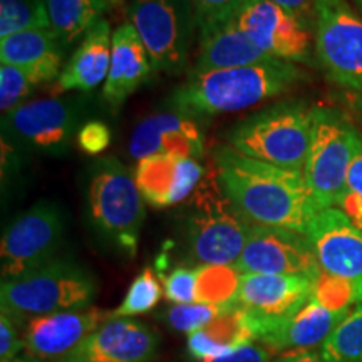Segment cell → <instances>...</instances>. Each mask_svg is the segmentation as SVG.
I'll list each match as a JSON object with an SVG mask.
<instances>
[{
    "label": "cell",
    "instance_id": "6da1fadb",
    "mask_svg": "<svg viewBox=\"0 0 362 362\" xmlns=\"http://www.w3.org/2000/svg\"><path fill=\"white\" fill-rule=\"evenodd\" d=\"M214 160L221 188L248 223L307 233L319 210L302 171L252 160L228 144L215 149Z\"/></svg>",
    "mask_w": 362,
    "mask_h": 362
},
{
    "label": "cell",
    "instance_id": "7a4b0ae2",
    "mask_svg": "<svg viewBox=\"0 0 362 362\" xmlns=\"http://www.w3.org/2000/svg\"><path fill=\"white\" fill-rule=\"evenodd\" d=\"M304 79L293 62L269 59L257 64L188 74L168 99L171 111L192 119L238 112L287 93Z\"/></svg>",
    "mask_w": 362,
    "mask_h": 362
},
{
    "label": "cell",
    "instance_id": "3957f363",
    "mask_svg": "<svg viewBox=\"0 0 362 362\" xmlns=\"http://www.w3.org/2000/svg\"><path fill=\"white\" fill-rule=\"evenodd\" d=\"M183 226L189 259L202 267L237 264L252 225L228 200L214 166L188 198Z\"/></svg>",
    "mask_w": 362,
    "mask_h": 362
},
{
    "label": "cell",
    "instance_id": "277c9868",
    "mask_svg": "<svg viewBox=\"0 0 362 362\" xmlns=\"http://www.w3.org/2000/svg\"><path fill=\"white\" fill-rule=\"evenodd\" d=\"M314 110L302 101L272 104L235 124L226 141L252 160L304 173Z\"/></svg>",
    "mask_w": 362,
    "mask_h": 362
},
{
    "label": "cell",
    "instance_id": "5b68a950",
    "mask_svg": "<svg viewBox=\"0 0 362 362\" xmlns=\"http://www.w3.org/2000/svg\"><path fill=\"white\" fill-rule=\"evenodd\" d=\"M98 292L94 275L83 265L66 259L30 272L24 277L4 280L0 285V304L19 324L37 315L88 309Z\"/></svg>",
    "mask_w": 362,
    "mask_h": 362
},
{
    "label": "cell",
    "instance_id": "8992f818",
    "mask_svg": "<svg viewBox=\"0 0 362 362\" xmlns=\"http://www.w3.org/2000/svg\"><path fill=\"white\" fill-rule=\"evenodd\" d=\"M88 210L103 238L126 255H136L146 210L134 171L112 156L94 161L89 168Z\"/></svg>",
    "mask_w": 362,
    "mask_h": 362
},
{
    "label": "cell",
    "instance_id": "52a82bcc",
    "mask_svg": "<svg viewBox=\"0 0 362 362\" xmlns=\"http://www.w3.org/2000/svg\"><path fill=\"white\" fill-rule=\"evenodd\" d=\"M362 134L332 107H315L304 176L317 210L337 208Z\"/></svg>",
    "mask_w": 362,
    "mask_h": 362
},
{
    "label": "cell",
    "instance_id": "ba28073f",
    "mask_svg": "<svg viewBox=\"0 0 362 362\" xmlns=\"http://www.w3.org/2000/svg\"><path fill=\"white\" fill-rule=\"evenodd\" d=\"M88 106L83 96L27 101L2 115V143L19 153L66 155L84 124Z\"/></svg>",
    "mask_w": 362,
    "mask_h": 362
},
{
    "label": "cell",
    "instance_id": "9c48e42d",
    "mask_svg": "<svg viewBox=\"0 0 362 362\" xmlns=\"http://www.w3.org/2000/svg\"><path fill=\"white\" fill-rule=\"evenodd\" d=\"M129 22L141 37L155 72L181 74L198 33L192 0H129Z\"/></svg>",
    "mask_w": 362,
    "mask_h": 362
},
{
    "label": "cell",
    "instance_id": "30bf717a",
    "mask_svg": "<svg viewBox=\"0 0 362 362\" xmlns=\"http://www.w3.org/2000/svg\"><path fill=\"white\" fill-rule=\"evenodd\" d=\"M64 232V216L52 202L35 203L12 220L0 245L2 282L24 277L59 259Z\"/></svg>",
    "mask_w": 362,
    "mask_h": 362
},
{
    "label": "cell",
    "instance_id": "8fae6325",
    "mask_svg": "<svg viewBox=\"0 0 362 362\" xmlns=\"http://www.w3.org/2000/svg\"><path fill=\"white\" fill-rule=\"evenodd\" d=\"M315 54L330 81L362 90V19L347 0H315Z\"/></svg>",
    "mask_w": 362,
    "mask_h": 362
},
{
    "label": "cell",
    "instance_id": "7c38bea8",
    "mask_svg": "<svg viewBox=\"0 0 362 362\" xmlns=\"http://www.w3.org/2000/svg\"><path fill=\"white\" fill-rule=\"evenodd\" d=\"M312 288L314 279L304 275L242 274L233 305L245 314L253 339L260 341L307 304Z\"/></svg>",
    "mask_w": 362,
    "mask_h": 362
},
{
    "label": "cell",
    "instance_id": "4fadbf2b",
    "mask_svg": "<svg viewBox=\"0 0 362 362\" xmlns=\"http://www.w3.org/2000/svg\"><path fill=\"white\" fill-rule=\"evenodd\" d=\"M233 22L269 57L287 62L310 61L315 45L310 22L277 4L270 0H247Z\"/></svg>",
    "mask_w": 362,
    "mask_h": 362
},
{
    "label": "cell",
    "instance_id": "5bb4252c",
    "mask_svg": "<svg viewBox=\"0 0 362 362\" xmlns=\"http://www.w3.org/2000/svg\"><path fill=\"white\" fill-rule=\"evenodd\" d=\"M240 274L319 275V264L305 235L274 226L252 225L237 264Z\"/></svg>",
    "mask_w": 362,
    "mask_h": 362
},
{
    "label": "cell",
    "instance_id": "9a60e30c",
    "mask_svg": "<svg viewBox=\"0 0 362 362\" xmlns=\"http://www.w3.org/2000/svg\"><path fill=\"white\" fill-rule=\"evenodd\" d=\"M320 272L362 291V232L339 208L320 210L305 233Z\"/></svg>",
    "mask_w": 362,
    "mask_h": 362
},
{
    "label": "cell",
    "instance_id": "2e32d148",
    "mask_svg": "<svg viewBox=\"0 0 362 362\" xmlns=\"http://www.w3.org/2000/svg\"><path fill=\"white\" fill-rule=\"evenodd\" d=\"M106 320L110 312L96 307L33 317L27 320L22 337L24 349L34 361H62Z\"/></svg>",
    "mask_w": 362,
    "mask_h": 362
},
{
    "label": "cell",
    "instance_id": "e0dca14e",
    "mask_svg": "<svg viewBox=\"0 0 362 362\" xmlns=\"http://www.w3.org/2000/svg\"><path fill=\"white\" fill-rule=\"evenodd\" d=\"M160 337L146 324L110 319L67 354L66 362H149L156 356Z\"/></svg>",
    "mask_w": 362,
    "mask_h": 362
},
{
    "label": "cell",
    "instance_id": "ac0fdd59",
    "mask_svg": "<svg viewBox=\"0 0 362 362\" xmlns=\"http://www.w3.org/2000/svg\"><path fill=\"white\" fill-rule=\"evenodd\" d=\"M205 173L194 158L155 155L138 161L134 180L144 202L155 208H170L188 200Z\"/></svg>",
    "mask_w": 362,
    "mask_h": 362
},
{
    "label": "cell",
    "instance_id": "d6986e66",
    "mask_svg": "<svg viewBox=\"0 0 362 362\" xmlns=\"http://www.w3.org/2000/svg\"><path fill=\"white\" fill-rule=\"evenodd\" d=\"M134 160L155 155H176L200 160L205 155V138L198 123L178 112H161L143 119L129 139Z\"/></svg>",
    "mask_w": 362,
    "mask_h": 362
},
{
    "label": "cell",
    "instance_id": "ffe728a7",
    "mask_svg": "<svg viewBox=\"0 0 362 362\" xmlns=\"http://www.w3.org/2000/svg\"><path fill=\"white\" fill-rule=\"evenodd\" d=\"M153 72L151 59L133 24L128 21L112 30L110 74L103 86L104 103L111 110H119Z\"/></svg>",
    "mask_w": 362,
    "mask_h": 362
},
{
    "label": "cell",
    "instance_id": "44dd1931",
    "mask_svg": "<svg viewBox=\"0 0 362 362\" xmlns=\"http://www.w3.org/2000/svg\"><path fill=\"white\" fill-rule=\"evenodd\" d=\"M112 30L106 19L99 21L76 47L56 81L61 93H93L104 86L111 66Z\"/></svg>",
    "mask_w": 362,
    "mask_h": 362
},
{
    "label": "cell",
    "instance_id": "7402d4cb",
    "mask_svg": "<svg viewBox=\"0 0 362 362\" xmlns=\"http://www.w3.org/2000/svg\"><path fill=\"white\" fill-rule=\"evenodd\" d=\"M64 45L51 29H30L0 39V61L29 72L39 84L57 81Z\"/></svg>",
    "mask_w": 362,
    "mask_h": 362
},
{
    "label": "cell",
    "instance_id": "603a6c76",
    "mask_svg": "<svg viewBox=\"0 0 362 362\" xmlns=\"http://www.w3.org/2000/svg\"><path fill=\"white\" fill-rule=\"evenodd\" d=\"M269 59L232 21L198 34V54L189 74L250 66Z\"/></svg>",
    "mask_w": 362,
    "mask_h": 362
},
{
    "label": "cell",
    "instance_id": "cb8c5ba5",
    "mask_svg": "<svg viewBox=\"0 0 362 362\" xmlns=\"http://www.w3.org/2000/svg\"><path fill=\"white\" fill-rule=\"evenodd\" d=\"M349 312L351 310H330L310 297L297 314L267 332L260 341L279 351H304L324 346L330 334L346 319Z\"/></svg>",
    "mask_w": 362,
    "mask_h": 362
},
{
    "label": "cell",
    "instance_id": "d4e9b609",
    "mask_svg": "<svg viewBox=\"0 0 362 362\" xmlns=\"http://www.w3.org/2000/svg\"><path fill=\"white\" fill-rule=\"evenodd\" d=\"M253 341L245 314L238 307H225L206 327L188 336V351L194 361H210Z\"/></svg>",
    "mask_w": 362,
    "mask_h": 362
},
{
    "label": "cell",
    "instance_id": "484cf974",
    "mask_svg": "<svg viewBox=\"0 0 362 362\" xmlns=\"http://www.w3.org/2000/svg\"><path fill=\"white\" fill-rule=\"evenodd\" d=\"M112 0H45L49 24L62 45H69L104 19Z\"/></svg>",
    "mask_w": 362,
    "mask_h": 362
},
{
    "label": "cell",
    "instance_id": "4316f807",
    "mask_svg": "<svg viewBox=\"0 0 362 362\" xmlns=\"http://www.w3.org/2000/svg\"><path fill=\"white\" fill-rule=\"evenodd\" d=\"M197 302L230 307L237 298L242 274L235 265H202L197 269Z\"/></svg>",
    "mask_w": 362,
    "mask_h": 362
},
{
    "label": "cell",
    "instance_id": "83f0119b",
    "mask_svg": "<svg viewBox=\"0 0 362 362\" xmlns=\"http://www.w3.org/2000/svg\"><path fill=\"white\" fill-rule=\"evenodd\" d=\"M30 29H51L45 0H0V39Z\"/></svg>",
    "mask_w": 362,
    "mask_h": 362
},
{
    "label": "cell",
    "instance_id": "f1b7e54d",
    "mask_svg": "<svg viewBox=\"0 0 362 362\" xmlns=\"http://www.w3.org/2000/svg\"><path fill=\"white\" fill-rule=\"evenodd\" d=\"M322 354L336 362H362V304L351 309L330 334L322 346Z\"/></svg>",
    "mask_w": 362,
    "mask_h": 362
},
{
    "label": "cell",
    "instance_id": "f546056e",
    "mask_svg": "<svg viewBox=\"0 0 362 362\" xmlns=\"http://www.w3.org/2000/svg\"><path fill=\"white\" fill-rule=\"evenodd\" d=\"M163 288L153 269H144L131 282L128 292L116 310L110 312V319H129L155 309L163 296Z\"/></svg>",
    "mask_w": 362,
    "mask_h": 362
},
{
    "label": "cell",
    "instance_id": "4dcf8cb0",
    "mask_svg": "<svg viewBox=\"0 0 362 362\" xmlns=\"http://www.w3.org/2000/svg\"><path fill=\"white\" fill-rule=\"evenodd\" d=\"M310 297L330 310H351L352 305L362 304V291L356 284L324 272L315 277Z\"/></svg>",
    "mask_w": 362,
    "mask_h": 362
},
{
    "label": "cell",
    "instance_id": "1f68e13d",
    "mask_svg": "<svg viewBox=\"0 0 362 362\" xmlns=\"http://www.w3.org/2000/svg\"><path fill=\"white\" fill-rule=\"evenodd\" d=\"M37 86V81L21 67L0 64V110H2V115H7L19 107L21 104L27 103L25 98H29Z\"/></svg>",
    "mask_w": 362,
    "mask_h": 362
},
{
    "label": "cell",
    "instance_id": "d6a6232c",
    "mask_svg": "<svg viewBox=\"0 0 362 362\" xmlns=\"http://www.w3.org/2000/svg\"><path fill=\"white\" fill-rule=\"evenodd\" d=\"M225 307L200 304V302H193V304H175L165 312L166 322L178 332L193 334L197 330L206 327L215 317H218L223 312Z\"/></svg>",
    "mask_w": 362,
    "mask_h": 362
},
{
    "label": "cell",
    "instance_id": "836d02e7",
    "mask_svg": "<svg viewBox=\"0 0 362 362\" xmlns=\"http://www.w3.org/2000/svg\"><path fill=\"white\" fill-rule=\"evenodd\" d=\"M337 208L342 210L347 218L362 232V139L356 149L354 158H352L346 189H344Z\"/></svg>",
    "mask_w": 362,
    "mask_h": 362
},
{
    "label": "cell",
    "instance_id": "e575fe53",
    "mask_svg": "<svg viewBox=\"0 0 362 362\" xmlns=\"http://www.w3.org/2000/svg\"><path fill=\"white\" fill-rule=\"evenodd\" d=\"M197 13L198 34L232 22L247 0H192Z\"/></svg>",
    "mask_w": 362,
    "mask_h": 362
},
{
    "label": "cell",
    "instance_id": "d590c367",
    "mask_svg": "<svg viewBox=\"0 0 362 362\" xmlns=\"http://www.w3.org/2000/svg\"><path fill=\"white\" fill-rule=\"evenodd\" d=\"M197 269L178 267L163 277V292L166 300L173 304H193L197 302Z\"/></svg>",
    "mask_w": 362,
    "mask_h": 362
},
{
    "label": "cell",
    "instance_id": "8d00e7d4",
    "mask_svg": "<svg viewBox=\"0 0 362 362\" xmlns=\"http://www.w3.org/2000/svg\"><path fill=\"white\" fill-rule=\"evenodd\" d=\"M76 143L88 155L98 156L110 146L111 143V129L107 124L101 123V121H88L81 126Z\"/></svg>",
    "mask_w": 362,
    "mask_h": 362
},
{
    "label": "cell",
    "instance_id": "74e56055",
    "mask_svg": "<svg viewBox=\"0 0 362 362\" xmlns=\"http://www.w3.org/2000/svg\"><path fill=\"white\" fill-rule=\"evenodd\" d=\"M19 324L11 315H0V362H13L24 349V341L19 339Z\"/></svg>",
    "mask_w": 362,
    "mask_h": 362
},
{
    "label": "cell",
    "instance_id": "f35d334b",
    "mask_svg": "<svg viewBox=\"0 0 362 362\" xmlns=\"http://www.w3.org/2000/svg\"><path fill=\"white\" fill-rule=\"evenodd\" d=\"M270 356L269 351L264 347L255 346V344L248 342L243 346H238L226 354L215 357V359L205 361V362H269Z\"/></svg>",
    "mask_w": 362,
    "mask_h": 362
},
{
    "label": "cell",
    "instance_id": "ab89813d",
    "mask_svg": "<svg viewBox=\"0 0 362 362\" xmlns=\"http://www.w3.org/2000/svg\"><path fill=\"white\" fill-rule=\"evenodd\" d=\"M270 2L277 4L285 11L296 13L302 19L309 21L310 24L315 19V0H270Z\"/></svg>",
    "mask_w": 362,
    "mask_h": 362
},
{
    "label": "cell",
    "instance_id": "60d3db41",
    "mask_svg": "<svg viewBox=\"0 0 362 362\" xmlns=\"http://www.w3.org/2000/svg\"><path fill=\"white\" fill-rule=\"evenodd\" d=\"M275 362H336V361L329 359L327 356H324L322 351L320 352L297 351V352H292V354L280 357V359Z\"/></svg>",
    "mask_w": 362,
    "mask_h": 362
},
{
    "label": "cell",
    "instance_id": "b9f144b4",
    "mask_svg": "<svg viewBox=\"0 0 362 362\" xmlns=\"http://www.w3.org/2000/svg\"><path fill=\"white\" fill-rule=\"evenodd\" d=\"M352 106H354L357 115H359L362 119V90H359V93H354V98H352Z\"/></svg>",
    "mask_w": 362,
    "mask_h": 362
},
{
    "label": "cell",
    "instance_id": "7bdbcfd3",
    "mask_svg": "<svg viewBox=\"0 0 362 362\" xmlns=\"http://www.w3.org/2000/svg\"><path fill=\"white\" fill-rule=\"evenodd\" d=\"M19 362H44V361H34L30 357H24V359H19ZM52 362H66V361H52Z\"/></svg>",
    "mask_w": 362,
    "mask_h": 362
},
{
    "label": "cell",
    "instance_id": "ee69618b",
    "mask_svg": "<svg viewBox=\"0 0 362 362\" xmlns=\"http://www.w3.org/2000/svg\"><path fill=\"white\" fill-rule=\"evenodd\" d=\"M359 4H361V8H362V0H359Z\"/></svg>",
    "mask_w": 362,
    "mask_h": 362
},
{
    "label": "cell",
    "instance_id": "f6af8a7d",
    "mask_svg": "<svg viewBox=\"0 0 362 362\" xmlns=\"http://www.w3.org/2000/svg\"><path fill=\"white\" fill-rule=\"evenodd\" d=\"M13 362H19V359H17V361H13Z\"/></svg>",
    "mask_w": 362,
    "mask_h": 362
}]
</instances>
